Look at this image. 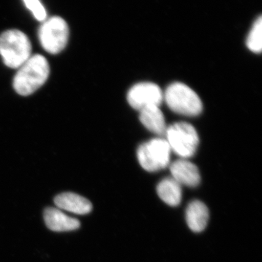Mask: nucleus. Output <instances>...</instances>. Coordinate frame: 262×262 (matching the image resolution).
<instances>
[{
  "mask_svg": "<svg viewBox=\"0 0 262 262\" xmlns=\"http://www.w3.org/2000/svg\"><path fill=\"white\" fill-rule=\"evenodd\" d=\"M17 70L13 78V89L17 94L24 96L34 94L40 89L50 75L48 60L40 54L32 55Z\"/></svg>",
  "mask_w": 262,
  "mask_h": 262,
  "instance_id": "obj_1",
  "label": "nucleus"
},
{
  "mask_svg": "<svg viewBox=\"0 0 262 262\" xmlns=\"http://www.w3.org/2000/svg\"><path fill=\"white\" fill-rule=\"evenodd\" d=\"M0 56L5 65L18 69L32 56V44L21 31L10 29L0 35Z\"/></svg>",
  "mask_w": 262,
  "mask_h": 262,
  "instance_id": "obj_2",
  "label": "nucleus"
},
{
  "mask_svg": "<svg viewBox=\"0 0 262 262\" xmlns=\"http://www.w3.org/2000/svg\"><path fill=\"white\" fill-rule=\"evenodd\" d=\"M164 99L173 113L184 116H198L203 111V103L198 95L187 84L174 82L163 93Z\"/></svg>",
  "mask_w": 262,
  "mask_h": 262,
  "instance_id": "obj_3",
  "label": "nucleus"
},
{
  "mask_svg": "<svg viewBox=\"0 0 262 262\" xmlns=\"http://www.w3.org/2000/svg\"><path fill=\"white\" fill-rule=\"evenodd\" d=\"M165 135L171 151L182 159H187L195 154L199 145V136L191 124L185 122L174 123L167 127Z\"/></svg>",
  "mask_w": 262,
  "mask_h": 262,
  "instance_id": "obj_4",
  "label": "nucleus"
},
{
  "mask_svg": "<svg viewBox=\"0 0 262 262\" xmlns=\"http://www.w3.org/2000/svg\"><path fill=\"white\" fill-rule=\"evenodd\" d=\"M170 149L165 139L156 138L139 146L137 158L141 166L149 172H157L170 165Z\"/></svg>",
  "mask_w": 262,
  "mask_h": 262,
  "instance_id": "obj_5",
  "label": "nucleus"
},
{
  "mask_svg": "<svg viewBox=\"0 0 262 262\" xmlns=\"http://www.w3.org/2000/svg\"><path fill=\"white\" fill-rule=\"evenodd\" d=\"M39 42L45 51L58 54L67 46L70 29L64 19L53 16L45 20L38 32Z\"/></svg>",
  "mask_w": 262,
  "mask_h": 262,
  "instance_id": "obj_6",
  "label": "nucleus"
},
{
  "mask_svg": "<svg viewBox=\"0 0 262 262\" xmlns=\"http://www.w3.org/2000/svg\"><path fill=\"white\" fill-rule=\"evenodd\" d=\"M127 99L131 107L141 111L151 106H160L163 101L164 95L158 84L141 82L129 90Z\"/></svg>",
  "mask_w": 262,
  "mask_h": 262,
  "instance_id": "obj_7",
  "label": "nucleus"
},
{
  "mask_svg": "<svg viewBox=\"0 0 262 262\" xmlns=\"http://www.w3.org/2000/svg\"><path fill=\"white\" fill-rule=\"evenodd\" d=\"M170 170L172 178L180 185L196 187L201 183L199 169L187 159L181 158L170 164Z\"/></svg>",
  "mask_w": 262,
  "mask_h": 262,
  "instance_id": "obj_8",
  "label": "nucleus"
},
{
  "mask_svg": "<svg viewBox=\"0 0 262 262\" xmlns=\"http://www.w3.org/2000/svg\"><path fill=\"white\" fill-rule=\"evenodd\" d=\"M58 208L76 214H88L92 211V204L89 200L72 192H64L57 195L54 199Z\"/></svg>",
  "mask_w": 262,
  "mask_h": 262,
  "instance_id": "obj_9",
  "label": "nucleus"
},
{
  "mask_svg": "<svg viewBox=\"0 0 262 262\" xmlns=\"http://www.w3.org/2000/svg\"><path fill=\"white\" fill-rule=\"evenodd\" d=\"M44 220L48 228L54 232L75 230L80 226L78 220L64 214L58 208H46L44 212Z\"/></svg>",
  "mask_w": 262,
  "mask_h": 262,
  "instance_id": "obj_10",
  "label": "nucleus"
},
{
  "mask_svg": "<svg viewBox=\"0 0 262 262\" xmlns=\"http://www.w3.org/2000/svg\"><path fill=\"white\" fill-rule=\"evenodd\" d=\"M209 220V211L203 202L189 203L186 209V221L188 227L194 232H201L206 228Z\"/></svg>",
  "mask_w": 262,
  "mask_h": 262,
  "instance_id": "obj_11",
  "label": "nucleus"
},
{
  "mask_svg": "<svg viewBox=\"0 0 262 262\" xmlns=\"http://www.w3.org/2000/svg\"><path fill=\"white\" fill-rule=\"evenodd\" d=\"M139 120L147 130L158 135L165 134L167 126L160 106H151L139 111Z\"/></svg>",
  "mask_w": 262,
  "mask_h": 262,
  "instance_id": "obj_12",
  "label": "nucleus"
},
{
  "mask_svg": "<svg viewBox=\"0 0 262 262\" xmlns=\"http://www.w3.org/2000/svg\"><path fill=\"white\" fill-rule=\"evenodd\" d=\"M182 186L172 177L163 179L157 187L160 199L170 206H179L182 199Z\"/></svg>",
  "mask_w": 262,
  "mask_h": 262,
  "instance_id": "obj_13",
  "label": "nucleus"
},
{
  "mask_svg": "<svg viewBox=\"0 0 262 262\" xmlns=\"http://www.w3.org/2000/svg\"><path fill=\"white\" fill-rule=\"evenodd\" d=\"M246 45L250 51L255 53H261L262 48V20L261 17H258L253 24L252 28L246 40Z\"/></svg>",
  "mask_w": 262,
  "mask_h": 262,
  "instance_id": "obj_14",
  "label": "nucleus"
},
{
  "mask_svg": "<svg viewBox=\"0 0 262 262\" xmlns=\"http://www.w3.org/2000/svg\"><path fill=\"white\" fill-rule=\"evenodd\" d=\"M26 7L39 21H45L47 17L46 8L39 0H23Z\"/></svg>",
  "mask_w": 262,
  "mask_h": 262,
  "instance_id": "obj_15",
  "label": "nucleus"
}]
</instances>
